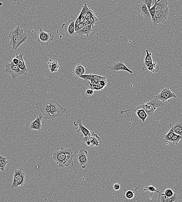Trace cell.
Wrapping results in <instances>:
<instances>
[{"label": "cell", "mask_w": 182, "mask_h": 202, "mask_svg": "<svg viewBox=\"0 0 182 202\" xmlns=\"http://www.w3.org/2000/svg\"><path fill=\"white\" fill-rule=\"evenodd\" d=\"M8 37L10 40V45L12 46L13 50H17L21 44L27 40L28 35L23 29L17 26L10 31Z\"/></svg>", "instance_id": "obj_1"}, {"label": "cell", "mask_w": 182, "mask_h": 202, "mask_svg": "<svg viewBox=\"0 0 182 202\" xmlns=\"http://www.w3.org/2000/svg\"><path fill=\"white\" fill-rule=\"evenodd\" d=\"M163 103L161 101L154 98L145 103H143L136 107L137 109H143L147 113L148 117L153 115L154 112L159 107H163Z\"/></svg>", "instance_id": "obj_2"}, {"label": "cell", "mask_w": 182, "mask_h": 202, "mask_svg": "<svg viewBox=\"0 0 182 202\" xmlns=\"http://www.w3.org/2000/svg\"><path fill=\"white\" fill-rule=\"evenodd\" d=\"M137 187L134 188L132 187H126L123 190V198L126 202H136L140 200L141 197Z\"/></svg>", "instance_id": "obj_3"}, {"label": "cell", "mask_w": 182, "mask_h": 202, "mask_svg": "<svg viewBox=\"0 0 182 202\" xmlns=\"http://www.w3.org/2000/svg\"><path fill=\"white\" fill-rule=\"evenodd\" d=\"M50 108V114L53 120L63 115L66 111V109L62 107L56 101L51 99H48Z\"/></svg>", "instance_id": "obj_4"}, {"label": "cell", "mask_w": 182, "mask_h": 202, "mask_svg": "<svg viewBox=\"0 0 182 202\" xmlns=\"http://www.w3.org/2000/svg\"><path fill=\"white\" fill-rule=\"evenodd\" d=\"M36 108L41 112V114L45 119L53 120L50 114V108L48 99L39 101L35 104Z\"/></svg>", "instance_id": "obj_5"}, {"label": "cell", "mask_w": 182, "mask_h": 202, "mask_svg": "<svg viewBox=\"0 0 182 202\" xmlns=\"http://www.w3.org/2000/svg\"><path fill=\"white\" fill-rule=\"evenodd\" d=\"M4 72L8 73L13 79H15L20 75L26 74V73L21 70L17 65H14L12 61L10 63L5 65V69Z\"/></svg>", "instance_id": "obj_6"}, {"label": "cell", "mask_w": 182, "mask_h": 202, "mask_svg": "<svg viewBox=\"0 0 182 202\" xmlns=\"http://www.w3.org/2000/svg\"><path fill=\"white\" fill-rule=\"evenodd\" d=\"M38 33V35L37 41L42 46L49 45L54 39L53 34L45 32L41 29H39Z\"/></svg>", "instance_id": "obj_7"}, {"label": "cell", "mask_w": 182, "mask_h": 202, "mask_svg": "<svg viewBox=\"0 0 182 202\" xmlns=\"http://www.w3.org/2000/svg\"><path fill=\"white\" fill-rule=\"evenodd\" d=\"M52 159L56 162L58 167L63 168L66 159L65 148L61 147L59 151L53 152L52 155Z\"/></svg>", "instance_id": "obj_8"}, {"label": "cell", "mask_w": 182, "mask_h": 202, "mask_svg": "<svg viewBox=\"0 0 182 202\" xmlns=\"http://www.w3.org/2000/svg\"><path fill=\"white\" fill-rule=\"evenodd\" d=\"M100 138L97 135L94 133L92 136L80 137V139L82 142L86 143V145L89 147L100 146L99 140Z\"/></svg>", "instance_id": "obj_9"}, {"label": "cell", "mask_w": 182, "mask_h": 202, "mask_svg": "<svg viewBox=\"0 0 182 202\" xmlns=\"http://www.w3.org/2000/svg\"><path fill=\"white\" fill-rule=\"evenodd\" d=\"M168 14V8L163 9L160 11L156 12L153 20L152 22L153 26H156L158 24L164 22L167 19Z\"/></svg>", "instance_id": "obj_10"}, {"label": "cell", "mask_w": 182, "mask_h": 202, "mask_svg": "<svg viewBox=\"0 0 182 202\" xmlns=\"http://www.w3.org/2000/svg\"><path fill=\"white\" fill-rule=\"evenodd\" d=\"M176 96L174 93L172 92L169 88L165 87L161 90L159 94L156 96V98L159 100L164 103L168 99L171 98H176Z\"/></svg>", "instance_id": "obj_11"}, {"label": "cell", "mask_w": 182, "mask_h": 202, "mask_svg": "<svg viewBox=\"0 0 182 202\" xmlns=\"http://www.w3.org/2000/svg\"><path fill=\"white\" fill-rule=\"evenodd\" d=\"M108 68L114 73H116L119 70H123L129 73L130 74H133L132 70L128 69L121 61H117L113 63L111 66H108Z\"/></svg>", "instance_id": "obj_12"}, {"label": "cell", "mask_w": 182, "mask_h": 202, "mask_svg": "<svg viewBox=\"0 0 182 202\" xmlns=\"http://www.w3.org/2000/svg\"><path fill=\"white\" fill-rule=\"evenodd\" d=\"M87 154L88 152L86 150L80 149L77 155V159L82 168H86L88 163V159L87 156Z\"/></svg>", "instance_id": "obj_13"}, {"label": "cell", "mask_w": 182, "mask_h": 202, "mask_svg": "<svg viewBox=\"0 0 182 202\" xmlns=\"http://www.w3.org/2000/svg\"><path fill=\"white\" fill-rule=\"evenodd\" d=\"M135 10L138 13L143 15L146 20H151L150 15L148 9L147 8L146 4L143 0L141 1L140 4L136 6V7L135 8Z\"/></svg>", "instance_id": "obj_14"}, {"label": "cell", "mask_w": 182, "mask_h": 202, "mask_svg": "<svg viewBox=\"0 0 182 202\" xmlns=\"http://www.w3.org/2000/svg\"><path fill=\"white\" fill-rule=\"evenodd\" d=\"M64 32L68 38H71L75 35V22L71 20L65 25Z\"/></svg>", "instance_id": "obj_15"}, {"label": "cell", "mask_w": 182, "mask_h": 202, "mask_svg": "<svg viewBox=\"0 0 182 202\" xmlns=\"http://www.w3.org/2000/svg\"><path fill=\"white\" fill-rule=\"evenodd\" d=\"M180 199V196L176 193L171 197H167L163 193L159 194L157 197V202H178Z\"/></svg>", "instance_id": "obj_16"}, {"label": "cell", "mask_w": 182, "mask_h": 202, "mask_svg": "<svg viewBox=\"0 0 182 202\" xmlns=\"http://www.w3.org/2000/svg\"><path fill=\"white\" fill-rule=\"evenodd\" d=\"M74 124L75 126H77V125L79 126V129L77 130V132H82L83 134V136H91L93 134L94 132L90 131L83 125L81 119H77L76 122L74 121Z\"/></svg>", "instance_id": "obj_17"}, {"label": "cell", "mask_w": 182, "mask_h": 202, "mask_svg": "<svg viewBox=\"0 0 182 202\" xmlns=\"http://www.w3.org/2000/svg\"><path fill=\"white\" fill-rule=\"evenodd\" d=\"M43 116L42 114H40L34 121L30 124V129L35 131H42V127L43 126L41 123Z\"/></svg>", "instance_id": "obj_18"}, {"label": "cell", "mask_w": 182, "mask_h": 202, "mask_svg": "<svg viewBox=\"0 0 182 202\" xmlns=\"http://www.w3.org/2000/svg\"><path fill=\"white\" fill-rule=\"evenodd\" d=\"M65 154L66 155V159L63 168L74 165L73 162V158L74 157V151L70 148H65Z\"/></svg>", "instance_id": "obj_19"}, {"label": "cell", "mask_w": 182, "mask_h": 202, "mask_svg": "<svg viewBox=\"0 0 182 202\" xmlns=\"http://www.w3.org/2000/svg\"><path fill=\"white\" fill-rule=\"evenodd\" d=\"M153 7L155 8L156 12L160 11L163 9L168 8V1L166 0L155 1V3Z\"/></svg>", "instance_id": "obj_20"}, {"label": "cell", "mask_w": 182, "mask_h": 202, "mask_svg": "<svg viewBox=\"0 0 182 202\" xmlns=\"http://www.w3.org/2000/svg\"><path fill=\"white\" fill-rule=\"evenodd\" d=\"M169 127L173 131L175 134L182 136V123L181 121H179L176 123L170 124Z\"/></svg>", "instance_id": "obj_21"}, {"label": "cell", "mask_w": 182, "mask_h": 202, "mask_svg": "<svg viewBox=\"0 0 182 202\" xmlns=\"http://www.w3.org/2000/svg\"><path fill=\"white\" fill-rule=\"evenodd\" d=\"M92 28V26L91 25H86L80 30L75 32V35H78L80 37L86 35L88 37L91 32L93 31V30Z\"/></svg>", "instance_id": "obj_22"}, {"label": "cell", "mask_w": 182, "mask_h": 202, "mask_svg": "<svg viewBox=\"0 0 182 202\" xmlns=\"http://www.w3.org/2000/svg\"><path fill=\"white\" fill-rule=\"evenodd\" d=\"M23 54L22 53H20L18 54L17 53L16 54V58H18L19 60V63L17 65V66L22 71L26 73L28 72L29 70L26 67V65L23 58Z\"/></svg>", "instance_id": "obj_23"}, {"label": "cell", "mask_w": 182, "mask_h": 202, "mask_svg": "<svg viewBox=\"0 0 182 202\" xmlns=\"http://www.w3.org/2000/svg\"><path fill=\"white\" fill-rule=\"evenodd\" d=\"M135 112L137 116L142 121L143 123H144L146 119L148 117L145 111L143 109H137L136 108L133 111Z\"/></svg>", "instance_id": "obj_24"}, {"label": "cell", "mask_w": 182, "mask_h": 202, "mask_svg": "<svg viewBox=\"0 0 182 202\" xmlns=\"http://www.w3.org/2000/svg\"><path fill=\"white\" fill-rule=\"evenodd\" d=\"M85 71L86 70L84 66L80 64H78L75 66V69L72 72V73L75 75L76 78H77L79 76L84 74Z\"/></svg>", "instance_id": "obj_25"}, {"label": "cell", "mask_w": 182, "mask_h": 202, "mask_svg": "<svg viewBox=\"0 0 182 202\" xmlns=\"http://www.w3.org/2000/svg\"><path fill=\"white\" fill-rule=\"evenodd\" d=\"M23 172V171L22 169H18L14 170V175H13V183L12 185V188H17L16 184H17V181Z\"/></svg>", "instance_id": "obj_26"}, {"label": "cell", "mask_w": 182, "mask_h": 202, "mask_svg": "<svg viewBox=\"0 0 182 202\" xmlns=\"http://www.w3.org/2000/svg\"><path fill=\"white\" fill-rule=\"evenodd\" d=\"M82 10L81 11L79 15L78 16V18H79L80 22H83L86 18V15H87V13L90 9H89L88 7L87 6V5L86 3H85L83 6L82 7Z\"/></svg>", "instance_id": "obj_27"}, {"label": "cell", "mask_w": 182, "mask_h": 202, "mask_svg": "<svg viewBox=\"0 0 182 202\" xmlns=\"http://www.w3.org/2000/svg\"><path fill=\"white\" fill-rule=\"evenodd\" d=\"M99 20L97 18L95 14H94L89 18L88 20L85 23L86 25H91L93 27L94 25H97L99 24Z\"/></svg>", "instance_id": "obj_28"}, {"label": "cell", "mask_w": 182, "mask_h": 202, "mask_svg": "<svg viewBox=\"0 0 182 202\" xmlns=\"http://www.w3.org/2000/svg\"><path fill=\"white\" fill-rule=\"evenodd\" d=\"M8 163L6 158L2 155H0V171H3L5 170Z\"/></svg>", "instance_id": "obj_29"}, {"label": "cell", "mask_w": 182, "mask_h": 202, "mask_svg": "<svg viewBox=\"0 0 182 202\" xmlns=\"http://www.w3.org/2000/svg\"><path fill=\"white\" fill-rule=\"evenodd\" d=\"M174 132L173 131L170 129V130L168 133L164 135L163 136V140L165 143H167V142H169V140L171 139L174 135Z\"/></svg>", "instance_id": "obj_30"}, {"label": "cell", "mask_w": 182, "mask_h": 202, "mask_svg": "<svg viewBox=\"0 0 182 202\" xmlns=\"http://www.w3.org/2000/svg\"><path fill=\"white\" fill-rule=\"evenodd\" d=\"M150 191V192H151V197L150 198V199H152L153 194V193L154 192H156L158 193H159V194H163V193L161 192L160 191H157V190L156 189V188L154 186H149L148 187H144V189H143V191H144V192H146V191Z\"/></svg>", "instance_id": "obj_31"}, {"label": "cell", "mask_w": 182, "mask_h": 202, "mask_svg": "<svg viewBox=\"0 0 182 202\" xmlns=\"http://www.w3.org/2000/svg\"><path fill=\"white\" fill-rule=\"evenodd\" d=\"M25 177L26 176H25V172H23L17 181V184H16L17 188L19 186H23L25 183Z\"/></svg>", "instance_id": "obj_32"}, {"label": "cell", "mask_w": 182, "mask_h": 202, "mask_svg": "<svg viewBox=\"0 0 182 202\" xmlns=\"http://www.w3.org/2000/svg\"><path fill=\"white\" fill-rule=\"evenodd\" d=\"M182 139V137L181 136L175 134L170 139L169 142H172V144L173 145H176L178 144V142L181 140Z\"/></svg>", "instance_id": "obj_33"}, {"label": "cell", "mask_w": 182, "mask_h": 202, "mask_svg": "<svg viewBox=\"0 0 182 202\" xmlns=\"http://www.w3.org/2000/svg\"><path fill=\"white\" fill-rule=\"evenodd\" d=\"M175 192H174L173 191L171 188H167V189H166L165 191L164 195L165 196L167 197H171L174 196L175 194Z\"/></svg>", "instance_id": "obj_34"}, {"label": "cell", "mask_w": 182, "mask_h": 202, "mask_svg": "<svg viewBox=\"0 0 182 202\" xmlns=\"http://www.w3.org/2000/svg\"><path fill=\"white\" fill-rule=\"evenodd\" d=\"M148 11L150 15L151 20L152 22L153 20L154 17H155V13H156V11H155V8H154L153 6L150 9V10H149Z\"/></svg>", "instance_id": "obj_35"}, {"label": "cell", "mask_w": 182, "mask_h": 202, "mask_svg": "<svg viewBox=\"0 0 182 202\" xmlns=\"http://www.w3.org/2000/svg\"><path fill=\"white\" fill-rule=\"evenodd\" d=\"M107 83L108 82L107 80H101L98 81V84L100 86L101 89L103 90V89L107 86Z\"/></svg>", "instance_id": "obj_36"}, {"label": "cell", "mask_w": 182, "mask_h": 202, "mask_svg": "<svg viewBox=\"0 0 182 202\" xmlns=\"http://www.w3.org/2000/svg\"><path fill=\"white\" fill-rule=\"evenodd\" d=\"M78 78L83 79L85 80H90L92 78L91 74H83V75L79 76Z\"/></svg>", "instance_id": "obj_37"}, {"label": "cell", "mask_w": 182, "mask_h": 202, "mask_svg": "<svg viewBox=\"0 0 182 202\" xmlns=\"http://www.w3.org/2000/svg\"><path fill=\"white\" fill-rule=\"evenodd\" d=\"M82 82L84 83V84L86 85V87L90 88V89H91V90H93V86L91 84L89 80H83Z\"/></svg>", "instance_id": "obj_38"}, {"label": "cell", "mask_w": 182, "mask_h": 202, "mask_svg": "<svg viewBox=\"0 0 182 202\" xmlns=\"http://www.w3.org/2000/svg\"><path fill=\"white\" fill-rule=\"evenodd\" d=\"M145 3L146 6H147V8L148 9V10H150V9L151 8V5L153 2L152 0L150 1H147V0H143Z\"/></svg>", "instance_id": "obj_39"}, {"label": "cell", "mask_w": 182, "mask_h": 202, "mask_svg": "<svg viewBox=\"0 0 182 202\" xmlns=\"http://www.w3.org/2000/svg\"><path fill=\"white\" fill-rule=\"evenodd\" d=\"M94 93V90H91V89H88L86 90L85 94L87 96H91L93 95Z\"/></svg>", "instance_id": "obj_40"}, {"label": "cell", "mask_w": 182, "mask_h": 202, "mask_svg": "<svg viewBox=\"0 0 182 202\" xmlns=\"http://www.w3.org/2000/svg\"><path fill=\"white\" fill-rule=\"evenodd\" d=\"M86 24L84 22H80V23L79 24V25H78L77 29L75 32L77 31L78 30H80V29L83 28L85 26H86Z\"/></svg>", "instance_id": "obj_41"}, {"label": "cell", "mask_w": 182, "mask_h": 202, "mask_svg": "<svg viewBox=\"0 0 182 202\" xmlns=\"http://www.w3.org/2000/svg\"><path fill=\"white\" fill-rule=\"evenodd\" d=\"M93 90H95V91H102V89H101L100 86H99L98 84L94 86V87H93Z\"/></svg>", "instance_id": "obj_42"}, {"label": "cell", "mask_w": 182, "mask_h": 202, "mask_svg": "<svg viewBox=\"0 0 182 202\" xmlns=\"http://www.w3.org/2000/svg\"><path fill=\"white\" fill-rule=\"evenodd\" d=\"M12 62H13V63H14V65L17 66V65H18V63H19V60H18V58H16L15 57V58H13Z\"/></svg>", "instance_id": "obj_43"}, {"label": "cell", "mask_w": 182, "mask_h": 202, "mask_svg": "<svg viewBox=\"0 0 182 202\" xmlns=\"http://www.w3.org/2000/svg\"><path fill=\"white\" fill-rule=\"evenodd\" d=\"M114 189L116 191H119L120 189V185L119 184H118V183L115 184V185H114Z\"/></svg>", "instance_id": "obj_44"}, {"label": "cell", "mask_w": 182, "mask_h": 202, "mask_svg": "<svg viewBox=\"0 0 182 202\" xmlns=\"http://www.w3.org/2000/svg\"><path fill=\"white\" fill-rule=\"evenodd\" d=\"M2 2H0V6H2Z\"/></svg>", "instance_id": "obj_45"}]
</instances>
